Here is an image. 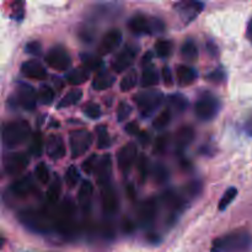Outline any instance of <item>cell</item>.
<instances>
[{
	"label": "cell",
	"instance_id": "obj_1",
	"mask_svg": "<svg viewBox=\"0 0 252 252\" xmlns=\"http://www.w3.org/2000/svg\"><path fill=\"white\" fill-rule=\"evenodd\" d=\"M252 248V238L245 230H238L216 239L212 252H246Z\"/></svg>",
	"mask_w": 252,
	"mask_h": 252
},
{
	"label": "cell",
	"instance_id": "obj_2",
	"mask_svg": "<svg viewBox=\"0 0 252 252\" xmlns=\"http://www.w3.org/2000/svg\"><path fill=\"white\" fill-rule=\"evenodd\" d=\"M31 134V128L27 121H12L2 128V143L6 148H16L24 144Z\"/></svg>",
	"mask_w": 252,
	"mask_h": 252
},
{
	"label": "cell",
	"instance_id": "obj_3",
	"mask_svg": "<svg viewBox=\"0 0 252 252\" xmlns=\"http://www.w3.org/2000/svg\"><path fill=\"white\" fill-rule=\"evenodd\" d=\"M128 27L134 34H154L164 31L165 25L159 19L137 14L130 17L128 21Z\"/></svg>",
	"mask_w": 252,
	"mask_h": 252
},
{
	"label": "cell",
	"instance_id": "obj_4",
	"mask_svg": "<svg viewBox=\"0 0 252 252\" xmlns=\"http://www.w3.org/2000/svg\"><path fill=\"white\" fill-rule=\"evenodd\" d=\"M164 98V94L161 91L143 90L134 95L133 100L143 116H150L162 105Z\"/></svg>",
	"mask_w": 252,
	"mask_h": 252
},
{
	"label": "cell",
	"instance_id": "obj_5",
	"mask_svg": "<svg viewBox=\"0 0 252 252\" xmlns=\"http://www.w3.org/2000/svg\"><path fill=\"white\" fill-rule=\"evenodd\" d=\"M219 111H220V101L211 93H204L203 95L199 96L194 106V113L197 118L203 122H208L216 118Z\"/></svg>",
	"mask_w": 252,
	"mask_h": 252
},
{
	"label": "cell",
	"instance_id": "obj_6",
	"mask_svg": "<svg viewBox=\"0 0 252 252\" xmlns=\"http://www.w3.org/2000/svg\"><path fill=\"white\" fill-rule=\"evenodd\" d=\"M71 158H79L85 154L93 144V135L86 129H76L69 134Z\"/></svg>",
	"mask_w": 252,
	"mask_h": 252
},
{
	"label": "cell",
	"instance_id": "obj_7",
	"mask_svg": "<svg viewBox=\"0 0 252 252\" xmlns=\"http://www.w3.org/2000/svg\"><path fill=\"white\" fill-rule=\"evenodd\" d=\"M44 61L52 69L59 71L66 70L71 65V58L69 53L63 47L59 46H56L49 49V52L44 57Z\"/></svg>",
	"mask_w": 252,
	"mask_h": 252
},
{
	"label": "cell",
	"instance_id": "obj_8",
	"mask_svg": "<svg viewBox=\"0 0 252 252\" xmlns=\"http://www.w3.org/2000/svg\"><path fill=\"white\" fill-rule=\"evenodd\" d=\"M15 100H16L17 105L21 106L24 110L32 111L36 107L38 96L36 95V91L31 85L26 83H19L16 93H15Z\"/></svg>",
	"mask_w": 252,
	"mask_h": 252
},
{
	"label": "cell",
	"instance_id": "obj_9",
	"mask_svg": "<svg viewBox=\"0 0 252 252\" xmlns=\"http://www.w3.org/2000/svg\"><path fill=\"white\" fill-rule=\"evenodd\" d=\"M30 159L24 153H12L4 158V170L10 176L20 175L27 166Z\"/></svg>",
	"mask_w": 252,
	"mask_h": 252
},
{
	"label": "cell",
	"instance_id": "obj_10",
	"mask_svg": "<svg viewBox=\"0 0 252 252\" xmlns=\"http://www.w3.org/2000/svg\"><path fill=\"white\" fill-rule=\"evenodd\" d=\"M138 47L134 44H127L117 56L115 57L112 62V68L116 73H122L123 70L129 68L134 62L135 57L138 54Z\"/></svg>",
	"mask_w": 252,
	"mask_h": 252
},
{
	"label": "cell",
	"instance_id": "obj_11",
	"mask_svg": "<svg viewBox=\"0 0 252 252\" xmlns=\"http://www.w3.org/2000/svg\"><path fill=\"white\" fill-rule=\"evenodd\" d=\"M137 158V145L134 143H128L121 148L117 153V164L123 174H127L133 166Z\"/></svg>",
	"mask_w": 252,
	"mask_h": 252
},
{
	"label": "cell",
	"instance_id": "obj_12",
	"mask_svg": "<svg viewBox=\"0 0 252 252\" xmlns=\"http://www.w3.org/2000/svg\"><path fill=\"white\" fill-rule=\"evenodd\" d=\"M204 4L199 1H182L176 4V11L185 24L193 21L203 10Z\"/></svg>",
	"mask_w": 252,
	"mask_h": 252
},
{
	"label": "cell",
	"instance_id": "obj_13",
	"mask_svg": "<svg viewBox=\"0 0 252 252\" xmlns=\"http://www.w3.org/2000/svg\"><path fill=\"white\" fill-rule=\"evenodd\" d=\"M122 41V32L118 29H112L102 37L98 46V53L105 56V54L111 53L120 46Z\"/></svg>",
	"mask_w": 252,
	"mask_h": 252
},
{
	"label": "cell",
	"instance_id": "obj_14",
	"mask_svg": "<svg viewBox=\"0 0 252 252\" xmlns=\"http://www.w3.org/2000/svg\"><path fill=\"white\" fill-rule=\"evenodd\" d=\"M158 212V202L155 198H149L143 202L139 209V221L144 228L150 226L155 220Z\"/></svg>",
	"mask_w": 252,
	"mask_h": 252
},
{
	"label": "cell",
	"instance_id": "obj_15",
	"mask_svg": "<svg viewBox=\"0 0 252 252\" xmlns=\"http://www.w3.org/2000/svg\"><path fill=\"white\" fill-rule=\"evenodd\" d=\"M96 180L101 186H106L108 185L111 179V174H112V160H111V155L106 154L100 159V161L96 164L95 169Z\"/></svg>",
	"mask_w": 252,
	"mask_h": 252
},
{
	"label": "cell",
	"instance_id": "obj_16",
	"mask_svg": "<svg viewBox=\"0 0 252 252\" xmlns=\"http://www.w3.org/2000/svg\"><path fill=\"white\" fill-rule=\"evenodd\" d=\"M21 73L26 78L33 79V80H43L47 78V70L37 61L24 62L21 65Z\"/></svg>",
	"mask_w": 252,
	"mask_h": 252
},
{
	"label": "cell",
	"instance_id": "obj_17",
	"mask_svg": "<svg viewBox=\"0 0 252 252\" xmlns=\"http://www.w3.org/2000/svg\"><path fill=\"white\" fill-rule=\"evenodd\" d=\"M36 186L31 176H25L22 179L16 180L14 184L10 186V191L16 197H26L30 196L34 191Z\"/></svg>",
	"mask_w": 252,
	"mask_h": 252
},
{
	"label": "cell",
	"instance_id": "obj_18",
	"mask_svg": "<svg viewBox=\"0 0 252 252\" xmlns=\"http://www.w3.org/2000/svg\"><path fill=\"white\" fill-rule=\"evenodd\" d=\"M102 208L108 214H115L118 209L117 194L111 185L102 187Z\"/></svg>",
	"mask_w": 252,
	"mask_h": 252
},
{
	"label": "cell",
	"instance_id": "obj_19",
	"mask_svg": "<svg viewBox=\"0 0 252 252\" xmlns=\"http://www.w3.org/2000/svg\"><path fill=\"white\" fill-rule=\"evenodd\" d=\"M65 145L61 135H51L47 142V154L53 160H58L65 155Z\"/></svg>",
	"mask_w": 252,
	"mask_h": 252
},
{
	"label": "cell",
	"instance_id": "obj_20",
	"mask_svg": "<svg viewBox=\"0 0 252 252\" xmlns=\"http://www.w3.org/2000/svg\"><path fill=\"white\" fill-rule=\"evenodd\" d=\"M176 74H177V81H179V84L181 86L191 85L192 83L196 81L197 76H198V74H197V71L194 70L193 68L184 65V64L177 66Z\"/></svg>",
	"mask_w": 252,
	"mask_h": 252
},
{
	"label": "cell",
	"instance_id": "obj_21",
	"mask_svg": "<svg viewBox=\"0 0 252 252\" xmlns=\"http://www.w3.org/2000/svg\"><path fill=\"white\" fill-rule=\"evenodd\" d=\"M194 139V130L189 126H184L176 133V148L177 150H184L189 147Z\"/></svg>",
	"mask_w": 252,
	"mask_h": 252
},
{
	"label": "cell",
	"instance_id": "obj_22",
	"mask_svg": "<svg viewBox=\"0 0 252 252\" xmlns=\"http://www.w3.org/2000/svg\"><path fill=\"white\" fill-rule=\"evenodd\" d=\"M116 76L111 74L110 71L102 70L94 78L93 80V88L95 90H105V89L111 88L115 84Z\"/></svg>",
	"mask_w": 252,
	"mask_h": 252
},
{
	"label": "cell",
	"instance_id": "obj_23",
	"mask_svg": "<svg viewBox=\"0 0 252 252\" xmlns=\"http://www.w3.org/2000/svg\"><path fill=\"white\" fill-rule=\"evenodd\" d=\"M89 76H90V70L86 69L85 66H80V68H75L73 69V70L69 71V73L66 74L65 79L70 85L78 86L85 83L89 79Z\"/></svg>",
	"mask_w": 252,
	"mask_h": 252
},
{
	"label": "cell",
	"instance_id": "obj_24",
	"mask_svg": "<svg viewBox=\"0 0 252 252\" xmlns=\"http://www.w3.org/2000/svg\"><path fill=\"white\" fill-rule=\"evenodd\" d=\"M158 84H159V74H158L155 66L152 65V64L144 66L140 85L143 88H152V86H157Z\"/></svg>",
	"mask_w": 252,
	"mask_h": 252
},
{
	"label": "cell",
	"instance_id": "obj_25",
	"mask_svg": "<svg viewBox=\"0 0 252 252\" xmlns=\"http://www.w3.org/2000/svg\"><path fill=\"white\" fill-rule=\"evenodd\" d=\"M81 97H83V90L81 89H73L62 97V100L57 105V108H65L69 106L76 105L81 100Z\"/></svg>",
	"mask_w": 252,
	"mask_h": 252
},
{
	"label": "cell",
	"instance_id": "obj_26",
	"mask_svg": "<svg viewBox=\"0 0 252 252\" xmlns=\"http://www.w3.org/2000/svg\"><path fill=\"white\" fill-rule=\"evenodd\" d=\"M181 56L186 61L194 62L198 58V47L192 39H186L181 47Z\"/></svg>",
	"mask_w": 252,
	"mask_h": 252
},
{
	"label": "cell",
	"instance_id": "obj_27",
	"mask_svg": "<svg viewBox=\"0 0 252 252\" xmlns=\"http://www.w3.org/2000/svg\"><path fill=\"white\" fill-rule=\"evenodd\" d=\"M164 202L166 203L167 207L172 209V211H181L185 207V201L174 191H167L162 197Z\"/></svg>",
	"mask_w": 252,
	"mask_h": 252
},
{
	"label": "cell",
	"instance_id": "obj_28",
	"mask_svg": "<svg viewBox=\"0 0 252 252\" xmlns=\"http://www.w3.org/2000/svg\"><path fill=\"white\" fill-rule=\"evenodd\" d=\"M169 105L170 108L175 110L176 112L181 113L189 106V100L182 94H172V95L169 96Z\"/></svg>",
	"mask_w": 252,
	"mask_h": 252
},
{
	"label": "cell",
	"instance_id": "obj_29",
	"mask_svg": "<svg viewBox=\"0 0 252 252\" xmlns=\"http://www.w3.org/2000/svg\"><path fill=\"white\" fill-rule=\"evenodd\" d=\"M30 154L33 157H41L43 152V137L41 132H36L32 134L31 142H30Z\"/></svg>",
	"mask_w": 252,
	"mask_h": 252
},
{
	"label": "cell",
	"instance_id": "obj_30",
	"mask_svg": "<svg viewBox=\"0 0 252 252\" xmlns=\"http://www.w3.org/2000/svg\"><path fill=\"white\" fill-rule=\"evenodd\" d=\"M93 192H94V187L91 185V182L89 181H83L81 184L80 189L78 192V199L80 202L81 206H88L89 202H90L91 197H93Z\"/></svg>",
	"mask_w": 252,
	"mask_h": 252
},
{
	"label": "cell",
	"instance_id": "obj_31",
	"mask_svg": "<svg viewBox=\"0 0 252 252\" xmlns=\"http://www.w3.org/2000/svg\"><path fill=\"white\" fill-rule=\"evenodd\" d=\"M96 134H97V148L98 149H106L110 148L112 142H111L110 134H108L107 127L103 125L96 127Z\"/></svg>",
	"mask_w": 252,
	"mask_h": 252
},
{
	"label": "cell",
	"instance_id": "obj_32",
	"mask_svg": "<svg viewBox=\"0 0 252 252\" xmlns=\"http://www.w3.org/2000/svg\"><path fill=\"white\" fill-rule=\"evenodd\" d=\"M137 81H138L137 71H135V69H130V70L123 76L122 80H121V84H120L121 91L127 93V91L132 90V89L137 85Z\"/></svg>",
	"mask_w": 252,
	"mask_h": 252
},
{
	"label": "cell",
	"instance_id": "obj_33",
	"mask_svg": "<svg viewBox=\"0 0 252 252\" xmlns=\"http://www.w3.org/2000/svg\"><path fill=\"white\" fill-rule=\"evenodd\" d=\"M61 191V181H59V179H54L53 182L49 185L48 191H47V201H48V203L51 204V206H54V204L58 203Z\"/></svg>",
	"mask_w": 252,
	"mask_h": 252
},
{
	"label": "cell",
	"instance_id": "obj_34",
	"mask_svg": "<svg viewBox=\"0 0 252 252\" xmlns=\"http://www.w3.org/2000/svg\"><path fill=\"white\" fill-rule=\"evenodd\" d=\"M81 61H83L84 66L89 70H97L102 65V61L98 58L97 56H94V54H88L83 53L81 54Z\"/></svg>",
	"mask_w": 252,
	"mask_h": 252
},
{
	"label": "cell",
	"instance_id": "obj_35",
	"mask_svg": "<svg viewBox=\"0 0 252 252\" xmlns=\"http://www.w3.org/2000/svg\"><path fill=\"white\" fill-rule=\"evenodd\" d=\"M171 122V110L170 108H166L162 112H160L159 115L157 116L154 121H153V127L155 129H162V128L166 127L169 123Z\"/></svg>",
	"mask_w": 252,
	"mask_h": 252
},
{
	"label": "cell",
	"instance_id": "obj_36",
	"mask_svg": "<svg viewBox=\"0 0 252 252\" xmlns=\"http://www.w3.org/2000/svg\"><path fill=\"white\" fill-rule=\"evenodd\" d=\"M236 196H238V189H236L235 187H230L229 189H226L225 193L223 194V197H221L220 201H219V211H225V209L230 206L231 202L236 198Z\"/></svg>",
	"mask_w": 252,
	"mask_h": 252
},
{
	"label": "cell",
	"instance_id": "obj_37",
	"mask_svg": "<svg viewBox=\"0 0 252 252\" xmlns=\"http://www.w3.org/2000/svg\"><path fill=\"white\" fill-rule=\"evenodd\" d=\"M155 52L160 58H167L172 53V43L165 39H159L155 43Z\"/></svg>",
	"mask_w": 252,
	"mask_h": 252
},
{
	"label": "cell",
	"instance_id": "obj_38",
	"mask_svg": "<svg viewBox=\"0 0 252 252\" xmlns=\"http://www.w3.org/2000/svg\"><path fill=\"white\" fill-rule=\"evenodd\" d=\"M54 100V91L51 86L43 85L39 88L38 101L42 105H51Z\"/></svg>",
	"mask_w": 252,
	"mask_h": 252
},
{
	"label": "cell",
	"instance_id": "obj_39",
	"mask_svg": "<svg viewBox=\"0 0 252 252\" xmlns=\"http://www.w3.org/2000/svg\"><path fill=\"white\" fill-rule=\"evenodd\" d=\"M152 174L155 182H158V184H164V182H166L167 180H169V170H167L166 166H164L162 164L155 165Z\"/></svg>",
	"mask_w": 252,
	"mask_h": 252
},
{
	"label": "cell",
	"instance_id": "obj_40",
	"mask_svg": "<svg viewBox=\"0 0 252 252\" xmlns=\"http://www.w3.org/2000/svg\"><path fill=\"white\" fill-rule=\"evenodd\" d=\"M83 112L85 113V116H88L91 120H97V118L101 117L102 115V111H101V107L95 102H88L84 105Z\"/></svg>",
	"mask_w": 252,
	"mask_h": 252
},
{
	"label": "cell",
	"instance_id": "obj_41",
	"mask_svg": "<svg viewBox=\"0 0 252 252\" xmlns=\"http://www.w3.org/2000/svg\"><path fill=\"white\" fill-rule=\"evenodd\" d=\"M34 175H36V179L38 180L41 184L46 185L49 181V172L47 169V165L44 162H39L37 164V166L34 167Z\"/></svg>",
	"mask_w": 252,
	"mask_h": 252
},
{
	"label": "cell",
	"instance_id": "obj_42",
	"mask_svg": "<svg viewBox=\"0 0 252 252\" xmlns=\"http://www.w3.org/2000/svg\"><path fill=\"white\" fill-rule=\"evenodd\" d=\"M78 181H79V172L78 170H76V167L74 166V165H71V166L68 167V170H66L65 172V182L70 189H73V187L76 186Z\"/></svg>",
	"mask_w": 252,
	"mask_h": 252
},
{
	"label": "cell",
	"instance_id": "obj_43",
	"mask_svg": "<svg viewBox=\"0 0 252 252\" xmlns=\"http://www.w3.org/2000/svg\"><path fill=\"white\" fill-rule=\"evenodd\" d=\"M133 108L128 105L127 102H121L118 105L117 110V121L118 122H123V121L127 120L130 115H132Z\"/></svg>",
	"mask_w": 252,
	"mask_h": 252
},
{
	"label": "cell",
	"instance_id": "obj_44",
	"mask_svg": "<svg viewBox=\"0 0 252 252\" xmlns=\"http://www.w3.org/2000/svg\"><path fill=\"white\" fill-rule=\"evenodd\" d=\"M138 174H139L140 181L144 182L148 176V159L144 154L140 155L138 160Z\"/></svg>",
	"mask_w": 252,
	"mask_h": 252
},
{
	"label": "cell",
	"instance_id": "obj_45",
	"mask_svg": "<svg viewBox=\"0 0 252 252\" xmlns=\"http://www.w3.org/2000/svg\"><path fill=\"white\" fill-rule=\"evenodd\" d=\"M25 52H26L27 54H31V56H39L42 52V46L39 42L37 41H31L29 42V43L26 44V47H25Z\"/></svg>",
	"mask_w": 252,
	"mask_h": 252
},
{
	"label": "cell",
	"instance_id": "obj_46",
	"mask_svg": "<svg viewBox=\"0 0 252 252\" xmlns=\"http://www.w3.org/2000/svg\"><path fill=\"white\" fill-rule=\"evenodd\" d=\"M96 158L97 157H96L95 154H93L90 158H88V159L83 162V165H81V169H83V171L85 172V174H88V175L91 174V172L96 169V165H95Z\"/></svg>",
	"mask_w": 252,
	"mask_h": 252
},
{
	"label": "cell",
	"instance_id": "obj_47",
	"mask_svg": "<svg viewBox=\"0 0 252 252\" xmlns=\"http://www.w3.org/2000/svg\"><path fill=\"white\" fill-rule=\"evenodd\" d=\"M167 135H160L159 138L157 139L154 145V152L155 153H162L165 149H166V145H167Z\"/></svg>",
	"mask_w": 252,
	"mask_h": 252
},
{
	"label": "cell",
	"instance_id": "obj_48",
	"mask_svg": "<svg viewBox=\"0 0 252 252\" xmlns=\"http://www.w3.org/2000/svg\"><path fill=\"white\" fill-rule=\"evenodd\" d=\"M224 78H225V75H224V73L221 70H219V69H217V70H214L213 73L208 74V75L206 76L207 80L212 81V83H221V81L224 80Z\"/></svg>",
	"mask_w": 252,
	"mask_h": 252
},
{
	"label": "cell",
	"instance_id": "obj_49",
	"mask_svg": "<svg viewBox=\"0 0 252 252\" xmlns=\"http://www.w3.org/2000/svg\"><path fill=\"white\" fill-rule=\"evenodd\" d=\"M162 80H164L165 86H172L174 85V79H172V73L170 66L165 65L162 68Z\"/></svg>",
	"mask_w": 252,
	"mask_h": 252
},
{
	"label": "cell",
	"instance_id": "obj_50",
	"mask_svg": "<svg viewBox=\"0 0 252 252\" xmlns=\"http://www.w3.org/2000/svg\"><path fill=\"white\" fill-rule=\"evenodd\" d=\"M126 132L128 133V134H132V135H137L139 134V125H138L135 121H133V122H129L127 126H126Z\"/></svg>",
	"mask_w": 252,
	"mask_h": 252
},
{
	"label": "cell",
	"instance_id": "obj_51",
	"mask_svg": "<svg viewBox=\"0 0 252 252\" xmlns=\"http://www.w3.org/2000/svg\"><path fill=\"white\" fill-rule=\"evenodd\" d=\"M126 193H127V197L130 199V201H134L135 196H137V191H135V187L133 186L132 184H128L126 186Z\"/></svg>",
	"mask_w": 252,
	"mask_h": 252
},
{
	"label": "cell",
	"instance_id": "obj_52",
	"mask_svg": "<svg viewBox=\"0 0 252 252\" xmlns=\"http://www.w3.org/2000/svg\"><path fill=\"white\" fill-rule=\"evenodd\" d=\"M207 49H208L209 54H211L212 57L218 56V47H217V44H214L213 42L209 41L208 43H207Z\"/></svg>",
	"mask_w": 252,
	"mask_h": 252
},
{
	"label": "cell",
	"instance_id": "obj_53",
	"mask_svg": "<svg viewBox=\"0 0 252 252\" xmlns=\"http://www.w3.org/2000/svg\"><path fill=\"white\" fill-rule=\"evenodd\" d=\"M152 58H153L152 52H147V53L144 54V57H143V59H142V65L143 66L149 65L150 62H152Z\"/></svg>",
	"mask_w": 252,
	"mask_h": 252
},
{
	"label": "cell",
	"instance_id": "obj_54",
	"mask_svg": "<svg viewBox=\"0 0 252 252\" xmlns=\"http://www.w3.org/2000/svg\"><path fill=\"white\" fill-rule=\"evenodd\" d=\"M139 142L143 145H147L149 143V134H147V133H139Z\"/></svg>",
	"mask_w": 252,
	"mask_h": 252
},
{
	"label": "cell",
	"instance_id": "obj_55",
	"mask_svg": "<svg viewBox=\"0 0 252 252\" xmlns=\"http://www.w3.org/2000/svg\"><path fill=\"white\" fill-rule=\"evenodd\" d=\"M246 37L252 42V19L248 24V29H246Z\"/></svg>",
	"mask_w": 252,
	"mask_h": 252
}]
</instances>
